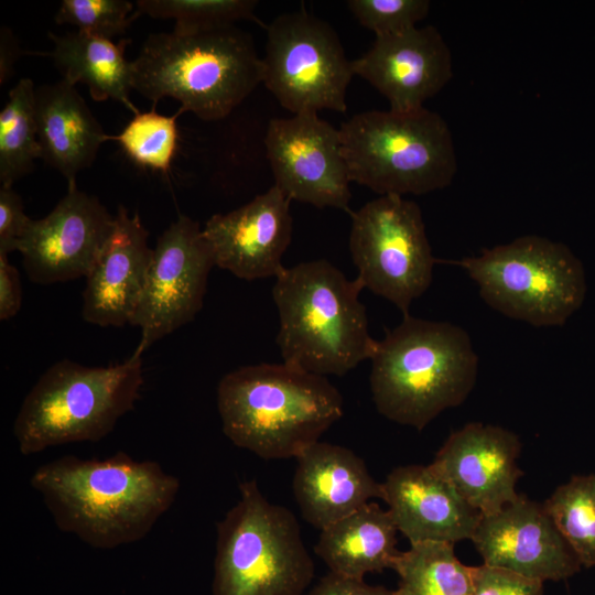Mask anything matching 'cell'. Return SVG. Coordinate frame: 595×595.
<instances>
[{
  "mask_svg": "<svg viewBox=\"0 0 595 595\" xmlns=\"http://www.w3.org/2000/svg\"><path fill=\"white\" fill-rule=\"evenodd\" d=\"M30 485L58 530L96 549L143 539L181 486L158 462L137 461L121 451L105 458H55L32 473Z\"/></svg>",
  "mask_w": 595,
  "mask_h": 595,
  "instance_id": "1",
  "label": "cell"
},
{
  "mask_svg": "<svg viewBox=\"0 0 595 595\" xmlns=\"http://www.w3.org/2000/svg\"><path fill=\"white\" fill-rule=\"evenodd\" d=\"M217 408L232 444L263 459L298 457L344 411L326 377L285 364L239 367L219 380Z\"/></svg>",
  "mask_w": 595,
  "mask_h": 595,
  "instance_id": "2",
  "label": "cell"
},
{
  "mask_svg": "<svg viewBox=\"0 0 595 595\" xmlns=\"http://www.w3.org/2000/svg\"><path fill=\"white\" fill-rule=\"evenodd\" d=\"M132 89L164 97L202 120L228 116L262 83V60L251 35L234 25L150 34L131 61Z\"/></svg>",
  "mask_w": 595,
  "mask_h": 595,
  "instance_id": "3",
  "label": "cell"
},
{
  "mask_svg": "<svg viewBox=\"0 0 595 595\" xmlns=\"http://www.w3.org/2000/svg\"><path fill=\"white\" fill-rule=\"evenodd\" d=\"M370 389L380 414L421 431L473 390L478 357L468 333L410 314L378 340Z\"/></svg>",
  "mask_w": 595,
  "mask_h": 595,
  "instance_id": "4",
  "label": "cell"
},
{
  "mask_svg": "<svg viewBox=\"0 0 595 595\" xmlns=\"http://www.w3.org/2000/svg\"><path fill=\"white\" fill-rule=\"evenodd\" d=\"M364 289L325 259L301 262L275 278L277 344L283 364L320 375L344 376L376 350Z\"/></svg>",
  "mask_w": 595,
  "mask_h": 595,
  "instance_id": "5",
  "label": "cell"
},
{
  "mask_svg": "<svg viewBox=\"0 0 595 595\" xmlns=\"http://www.w3.org/2000/svg\"><path fill=\"white\" fill-rule=\"evenodd\" d=\"M142 385L141 356L106 367L58 360L40 376L13 421L20 453L102 440L133 409Z\"/></svg>",
  "mask_w": 595,
  "mask_h": 595,
  "instance_id": "6",
  "label": "cell"
},
{
  "mask_svg": "<svg viewBox=\"0 0 595 595\" xmlns=\"http://www.w3.org/2000/svg\"><path fill=\"white\" fill-rule=\"evenodd\" d=\"M339 132L350 182L380 196L442 190L457 172L448 125L424 107L356 113Z\"/></svg>",
  "mask_w": 595,
  "mask_h": 595,
  "instance_id": "7",
  "label": "cell"
},
{
  "mask_svg": "<svg viewBox=\"0 0 595 595\" xmlns=\"http://www.w3.org/2000/svg\"><path fill=\"white\" fill-rule=\"evenodd\" d=\"M239 493L217 522L213 595H303L314 563L294 515L256 480L240 483Z\"/></svg>",
  "mask_w": 595,
  "mask_h": 595,
  "instance_id": "8",
  "label": "cell"
},
{
  "mask_svg": "<svg viewBox=\"0 0 595 595\" xmlns=\"http://www.w3.org/2000/svg\"><path fill=\"white\" fill-rule=\"evenodd\" d=\"M451 263L464 269L491 309L537 327L563 325L586 294L581 260L542 236L524 235Z\"/></svg>",
  "mask_w": 595,
  "mask_h": 595,
  "instance_id": "9",
  "label": "cell"
},
{
  "mask_svg": "<svg viewBox=\"0 0 595 595\" xmlns=\"http://www.w3.org/2000/svg\"><path fill=\"white\" fill-rule=\"evenodd\" d=\"M349 250L364 288L403 315L429 289L437 261L420 206L400 195L379 196L351 215Z\"/></svg>",
  "mask_w": 595,
  "mask_h": 595,
  "instance_id": "10",
  "label": "cell"
},
{
  "mask_svg": "<svg viewBox=\"0 0 595 595\" xmlns=\"http://www.w3.org/2000/svg\"><path fill=\"white\" fill-rule=\"evenodd\" d=\"M262 84L293 112H346L355 75L335 30L306 11L278 15L267 30Z\"/></svg>",
  "mask_w": 595,
  "mask_h": 595,
  "instance_id": "11",
  "label": "cell"
},
{
  "mask_svg": "<svg viewBox=\"0 0 595 595\" xmlns=\"http://www.w3.org/2000/svg\"><path fill=\"white\" fill-rule=\"evenodd\" d=\"M215 266L203 228L180 215L159 236L144 289L130 325L141 331L133 355L192 322L203 306Z\"/></svg>",
  "mask_w": 595,
  "mask_h": 595,
  "instance_id": "12",
  "label": "cell"
},
{
  "mask_svg": "<svg viewBox=\"0 0 595 595\" xmlns=\"http://www.w3.org/2000/svg\"><path fill=\"white\" fill-rule=\"evenodd\" d=\"M274 184L291 201L348 212L349 174L339 129L317 112L269 121L264 138Z\"/></svg>",
  "mask_w": 595,
  "mask_h": 595,
  "instance_id": "13",
  "label": "cell"
},
{
  "mask_svg": "<svg viewBox=\"0 0 595 595\" xmlns=\"http://www.w3.org/2000/svg\"><path fill=\"white\" fill-rule=\"evenodd\" d=\"M113 220L96 196L67 184L66 195L48 215L31 220L19 244L28 278L37 284L86 278Z\"/></svg>",
  "mask_w": 595,
  "mask_h": 595,
  "instance_id": "14",
  "label": "cell"
},
{
  "mask_svg": "<svg viewBox=\"0 0 595 595\" xmlns=\"http://www.w3.org/2000/svg\"><path fill=\"white\" fill-rule=\"evenodd\" d=\"M472 540L484 564L541 582L566 580L581 567L543 504L526 496L482 515Z\"/></svg>",
  "mask_w": 595,
  "mask_h": 595,
  "instance_id": "15",
  "label": "cell"
},
{
  "mask_svg": "<svg viewBox=\"0 0 595 595\" xmlns=\"http://www.w3.org/2000/svg\"><path fill=\"white\" fill-rule=\"evenodd\" d=\"M360 76L385 96L393 111L423 108L453 76L452 54L433 25L376 36L370 48L353 61Z\"/></svg>",
  "mask_w": 595,
  "mask_h": 595,
  "instance_id": "16",
  "label": "cell"
},
{
  "mask_svg": "<svg viewBox=\"0 0 595 595\" xmlns=\"http://www.w3.org/2000/svg\"><path fill=\"white\" fill-rule=\"evenodd\" d=\"M521 443L501 426L468 423L453 432L430 466L483 516L513 502L522 476L517 464Z\"/></svg>",
  "mask_w": 595,
  "mask_h": 595,
  "instance_id": "17",
  "label": "cell"
},
{
  "mask_svg": "<svg viewBox=\"0 0 595 595\" xmlns=\"http://www.w3.org/2000/svg\"><path fill=\"white\" fill-rule=\"evenodd\" d=\"M291 199L275 185L226 214H215L203 235L215 266L239 279L277 278L292 238Z\"/></svg>",
  "mask_w": 595,
  "mask_h": 595,
  "instance_id": "18",
  "label": "cell"
},
{
  "mask_svg": "<svg viewBox=\"0 0 595 595\" xmlns=\"http://www.w3.org/2000/svg\"><path fill=\"white\" fill-rule=\"evenodd\" d=\"M149 231L123 205L111 232L86 279L82 317L101 327L130 324L142 295L152 261Z\"/></svg>",
  "mask_w": 595,
  "mask_h": 595,
  "instance_id": "19",
  "label": "cell"
},
{
  "mask_svg": "<svg viewBox=\"0 0 595 595\" xmlns=\"http://www.w3.org/2000/svg\"><path fill=\"white\" fill-rule=\"evenodd\" d=\"M382 500L411 544L472 539L482 513L430 465L394 468L382 483Z\"/></svg>",
  "mask_w": 595,
  "mask_h": 595,
  "instance_id": "20",
  "label": "cell"
},
{
  "mask_svg": "<svg viewBox=\"0 0 595 595\" xmlns=\"http://www.w3.org/2000/svg\"><path fill=\"white\" fill-rule=\"evenodd\" d=\"M296 462L294 497L303 518L315 528L323 530L370 499H382V484L347 447L318 441L299 454Z\"/></svg>",
  "mask_w": 595,
  "mask_h": 595,
  "instance_id": "21",
  "label": "cell"
},
{
  "mask_svg": "<svg viewBox=\"0 0 595 595\" xmlns=\"http://www.w3.org/2000/svg\"><path fill=\"white\" fill-rule=\"evenodd\" d=\"M35 121L41 159L67 184L76 183V175L111 140L75 86L64 79L35 88Z\"/></svg>",
  "mask_w": 595,
  "mask_h": 595,
  "instance_id": "22",
  "label": "cell"
},
{
  "mask_svg": "<svg viewBox=\"0 0 595 595\" xmlns=\"http://www.w3.org/2000/svg\"><path fill=\"white\" fill-rule=\"evenodd\" d=\"M397 531L389 510L370 501L321 530L314 550L331 572L364 578L367 573L392 569L400 552Z\"/></svg>",
  "mask_w": 595,
  "mask_h": 595,
  "instance_id": "23",
  "label": "cell"
},
{
  "mask_svg": "<svg viewBox=\"0 0 595 595\" xmlns=\"http://www.w3.org/2000/svg\"><path fill=\"white\" fill-rule=\"evenodd\" d=\"M54 43L50 55L68 84L88 87L96 101L113 99L133 115L140 112L130 98L132 90L131 62L125 57L129 39L118 43L75 31L65 35L48 33Z\"/></svg>",
  "mask_w": 595,
  "mask_h": 595,
  "instance_id": "24",
  "label": "cell"
},
{
  "mask_svg": "<svg viewBox=\"0 0 595 595\" xmlns=\"http://www.w3.org/2000/svg\"><path fill=\"white\" fill-rule=\"evenodd\" d=\"M392 570L399 575L396 595H470L474 586L475 567L463 564L450 542L413 543Z\"/></svg>",
  "mask_w": 595,
  "mask_h": 595,
  "instance_id": "25",
  "label": "cell"
},
{
  "mask_svg": "<svg viewBox=\"0 0 595 595\" xmlns=\"http://www.w3.org/2000/svg\"><path fill=\"white\" fill-rule=\"evenodd\" d=\"M41 159L35 121V87L22 78L9 91V100L0 111V183H13L32 172Z\"/></svg>",
  "mask_w": 595,
  "mask_h": 595,
  "instance_id": "26",
  "label": "cell"
},
{
  "mask_svg": "<svg viewBox=\"0 0 595 595\" xmlns=\"http://www.w3.org/2000/svg\"><path fill=\"white\" fill-rule=\"evenodd\" d=\"M543 506L581 565L595 566V475L573 476Z\"/></svg>",
  "mask_w": 595,
  "mask_h": 595,
  "instance_id": "27",
  "label": "cell"
},
{
  "mask_svg": "<svg viewBox=\"0 0 595 595\" xmlns=\"http://www.w3.org/2000/svg\"><path fill=\"white\" fill-rule=\"evenodd\" d=\"M255 0H139L133 19L149 15L174 19L175 32H194L234 25L238 20H256Z\"/></svg>",
  "mask_w": 595,
  "mask_h": 595,
  "instance_id": "28",
  "label": "cell"
},
{
  "mask_svg": "<svg viewBox=\"0 0 595 595\" xmlns=\"http://www.w3.org/2000/svg\"><path fill=\"white\" fill-rule=\"evenodd\" d=\"M174 116L160 115L154 109L138 112L111 140L118 141L126 154L138 165L167 173L177 147Z\"/></svg>",
  "mask_w": 595,
  "mask_h": 595,
  "instance_id": "29",
  "label": "cell"
},
{
  "mask_svg": "<svg viewBox=\"0 0 595 595\" xmlns=\"http://www.w3.org/2000/svg\"><path fill=\"white\" fill-rule=\"evenodd\" d=\"M133 12V3L126 0H63L55 21L111 40L126 33L134 20Z\"/></svg>",
  "mask_w": 595,
  "mask_h": 595,
  "instance_id": "30",
  "label": "cell"
},
{
  "mask_svg": "<svg viewBox=\"0 0 595 595\" xmlns=\"http://www.w3.org/2000/svg\"><path fill=\"white\" fill-rule=\"evenodd\" d=\"M346 3L358 22L376 36L415 28L430 10L428 0H349Z\"/></svg>",
  "mask_w": 595,
  "mask_h": 595,
  "instance_id": "31",
  "label": "cell"
},
{
  "mask_svg": "<svg viewBox=\"0 0 595 595\" xmlns=\"http://www.w3.org/2000/svg\"><path fill=\"white\" fill-rule=\"evenodd\" d=\"M470 595H543V582L483 564L475 566Z\"/></svg>",
  "mask_w": 595,
  "mask_h": 595,
  "instance_id": "32",
  "label": "cell"
},
{
  "mask_svg": "<svg viewBox=\"0 0 595 595\" xmlns=\"http://www.w3.org/2000/svg\"><path fill=\"white\" fill-rule=\"evenodd\" d=\"M31 218L24 213L23 201L12 186L0 187V255L19 250Z\"/></svg>",
  "mask_w": 595,
  "mask_h": 595,
  "instance_id": "33",
  "label": "cell"
},
{
  "mask_svg": "<svg viewBox=\"0 0 595 595\" xmlns=\"http://www.w3.org/2000/svg\"><path fill=\"white\" fill-rule=\"evenodd\" d=\"M305 595H396L380 585H369L364 578H354L329 572Z\"/></svg>",
  "mask_w": 595,
  "mask_h": 595,
  "instance_id": "34",
  "label": "cell"
},
{
  "mask_svg": "<svg viewBox=\"0 0 595 595\" xmlns=\"http://www.w3.org/2000/svg\"><path fill=\"white\" fill-rule=\"evenodd\" d=\"M22 305V285L18 269L0 255V320L15 316Z\"/></svg>",
  "mask_w": 595,
  "mask_h": 595,
  "instance_id": "35",
  "label": "cell"
},
{
  "mask_svg": "<svg viewBox=\"0 0 595 595\" xmlns=\"http://www.w3.org/2000/svg\"><path fill=\"white\" fill-rule=\"evenodd\" d=\"M17 52H19V47L13 39V34L9 29L3 28L1 30V83H3V80L6 82L11 76V68L18 56Z\"/></svg>",
  "mask_w": 595,
  "mask_h": 595,
  "instance_id": "36",
  "label": "cell"
}]
</instances>
